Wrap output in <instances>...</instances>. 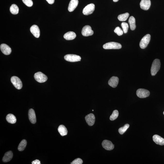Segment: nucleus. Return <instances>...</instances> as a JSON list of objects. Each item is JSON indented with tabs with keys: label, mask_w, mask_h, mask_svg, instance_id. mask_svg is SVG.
Here are the masks:
<instances>
[{
	"label": "nucleus",
	"mask_w": 164,
	"mask_h": 164,
	"mask_svg": "<svg viewBox=\"0 0 164 164\" xmlns=\"http://www.w3.org/2000/svg\"><path fill=\"white\" fill-rule=\"evenodd\" d=\"M160 61L159 59H155L153 61L151 68V73L152 76H155L159 70L160 67Z\"/></svg>",
	"instance_id": "obj_1"
},
{
	"label": "nucleus",
	"mask_w": 164,
	"mask_h": 164,
	"mask_svg": "<svg viewBox=\"0 0 164 164\" xmlns=\"http://www.w3.org/2000/svg\"><path fill=\"white\" fill-rule=\"evenodd\" d=\"M103 48L105 49H119L122 47L120 44L115 42H110L104 44L103 45Z\"/></svg>",
	"instance_id": "obj_2"
},
{
	"label": "nucleus",
	"mask_w": 164,
	"mask_h": 164,
	"mask_svg": "<svg viewBox=\"0 0 164 164\" xmlns=\"http://www.w3.org/2000/svg\"><path fill=\"white\" fill-rule=\"evenodd\" d=\"M64 59L66 61L73 62L81 61V58L79 56L76 55L68 54L64 56Z\"/></svg>",
	"instance_id": "obj_3"
},
{
	"label": "nucleus",
	"mask_w": 164,
	"mask_h": 164,
	"mask_svg": "<svg viewBox=\"0 0 164 164\" xmlns=\"http://www.w3.org/2000/svg\"><path fill=\"white\" fill-rule=\"evenodd\" d=\"M34 78L37 81L38 83H44L47 80V77L42 72H38L35 73L34 75Z\"/></svg>",
	"instance_id": "obj_4"
},
{
	"label": "nucleus",
	"mask_w": 164,
	"mask_h": 164,
	"mask_svg": "<svg viewBox=\"0 0 164 164\" xmlns=\"http://www.w3.org/2000/svg\"><path fill=\"white\" fill-rule=\"evenodd\" d=\"M150 37V35L149 34H147L142 39L140 43V47L141 48L145 49L147 47L150 42L151 39Z\"/></svg>",
	"instance_id": "obj_5"
},
{
	"label": "nucleus",
	"mask_w": 164,
	"mask_h": 164,
	"mask_svg": "<svg viewBox=\"0 0 164 164\" xmlns=\"http://www.w3.org/2000/svg\"><path fill=\"white\" fill-rule=\"evenodd\" d=\"M11 81L14 86L17 89H20L22 88V82L18 77L15 76L12 77L11 78Z\"/></svg>",
	"instance_id": "obj_6"
},
{
	"label": "nucleus",
	"mask_w": 164,
	"mask_h": 164,
	"mask_svg": "<svg viewBox=\"0 0 164 164\" xmlns=\"http://www.w3.org/2000/svg\"><path fill=\"white\" fill-rule=\"evenodd\" d=\"M95 9V5L93 3L87 5L84 8L83 13L84 14L88 15L91 14L94 11Z\"/></svg>",
	"instance_id": "obj_7"
},
{
	"label": "nucleus",
	"mask_w": 164,
	"mask_h": 164,
	"mask_svg": "<svg viewBox=\"0 0 164 164\" xmlns=\"http://www.w3.org/2000/svg\"><path fill=\"white\" fill-rule=\"evenodd\" d=\"M136 93L137 96L141 98H146L150 95V92L148 90L142 88L137 90Z\"/></svg>",
	"instance_id": "obj_8"
},
{
	"label": "nucleus",
	"mask_w": 164,
	"mask_h": 164,
	"mask_svg": "<svg viewBox=\"0 0 164 164\" xmlns=\"http://www.w3.org/2000/svg\"><path fill=\"white\" fill-rule=\"evenodd\" d=\"M82 35L85 37L92 36L94 34V32L92 29L91 27L90 26L86 25L83 27L82 30Z\"/></svg>",
	"instance_id": "obj_9"
},
{
	"label": "nucleus",
	"mask_w": 164,
	"mask_h": 164,
	"mask_svg": "<svg viewBox=\"0 0 164 164\" xmlns=\"http://www.w3.org/2000/svg\"><path fill=\"white\" fill-rule=\"evenodd\" d=\"M102 145L104 148L108 150H112L114 147V145L111 142L108 140H104L102 142Z\"/></svg>",
	"instance_id": "obj_10"
},
{
	"label": "nucleus",
	"mask_w": 164,
	"mask_h": 164,
	"mask_svg": "<svg viewBox=\"0 0 164 164\" xmlns=\"http://www.w3.org/2000/svg\"><path fill=\"white\" fill-rule=\"evenodd\" d=\"M85 119L88 125L93 126L94 124L95 121V117L93 113L88 114L85 117Z\"/></svg>",
	"instance_id": "obj_11"
},
{
	"label": "nucleus",
	"mask_w": 164,
	"mask_h": 164,
	"mask_svg": "<svg viewBox=\"0 0 164 164\" xmlns=\"http://www.w3.org/2000/svg\"><path fill=\"white\" fill-rule=\"evenodd\" d=\"M30 32L36 38H39L40 35V29L37 26L34 25L30 28Z\"/></svg>",
	"instance_id": "obj_12"
},
{
	"label": "nucleus",
	"mask_w": 164,
	"mask_h": 164,
	"mask_svg": "<svg viewBox=\"0 0 164 164\" xmlns=\"http://www.w3.org/2000/svg\"><path fill=\"white\" fill-rule=\"evenodd\" d=\"M140 5L142 9L147 11L149 9L150 7L151 1L150 0H141Z\"/></svg>",
	"instance_id": "obj_13"
},
{
	"label": "nucleus",
	"mask_w": 164,
	"mask_h": 164,
	"mask_svg": "<svg viewBox=\"0 0 164 164\" xmlns=\"http://www.w3.org/2000/svg\"><path fill=\"white\" fill-rule=\"evenodd\" d=\"M0 48L1 52L6 55H8L11 54V49L9 46L5 44H1L0 46Z\"/></svg>",
	"instance_id": "obj_14"
},
{
	"label": "nucleus",
	"mask_w": 164,
	"mask_h": 164,
	"mask_svg": "<svg viewBox=\"0 0 164 164\" xmlns=\"http://www.w3.org/2000/svg\"><path fill=\"white\" fill-rule=\"evenodd\" d=\"M119 78L117 77L113 76L109 80L108 84L112 88H116L118 84Z\"/></svg>",
	"instance_id": "obj_15"
},
{
	"label": "nucleus",
	"mask_w": 164,
	"mask_h": 164,
	"mask_svg": "<svg viewBox=\"0 0 164 164\" xmlns=\"http://www.w3.org/2000/svg\"><path fill=\"white\" fill-rule=\"evenodd\" d=\"M28 116L29 119L32 124H35L36 122V118L35 111L33 109H30L29 110Z\"/></svg>",
	"instance_id": "obj_16"
},
{
	"label": "nucleus",
	"mask_w": 164,
	"mask_h": 164,
	"mask_svg": "<svg viewBox=\"0 0 164 164\" xmlns=\"http://www.w3.org/2000/svg\"><path fill=\"white\" fill-rule=\"evenodd\" d=\"M78 3V0H71L68 7V11L72 12L74 11L77 6Z\"/></svg>",
	"instance_id": "obj_17"
},
{
	"label": "nucleus",
	"mask_w": 164,
	"mask_h": 164,
	"mask_svg": "<svg viewBox=\"0 0 164 164\" xmlns=\"http://www.w3.org/2000/svg\"><path fill=\"white\" fill-rule=\"evenodd\" d=\"M153 139L156 144L161 146L164 145V139L158 135H154L153 137Z\"/></svg>",
	"instance_id": "obj_18"
},
{
	"label": "nucleus",
	"mask_w": 164,
	"mask_h": 164,
	"mask_svg": "<svg viewBox=\"0 0 164 164\" xmlns=\"http://www.w3.org/2000/svg\"><path fill=\"white\" fill-rule=\"evenodd\" d=\"M76 34L75 32L69 31L64 34V37L67 40H71L76 38Z\"/></svg>",
	"instance_id": "obj_19"
},
{
	"label": "nucleus",
	"mask_w": 164,
	"mask_h": 164,
	"mask_svg": "<svg viewBox=\"0 0 164 164\" xmlns=\"http://www.w3.org/2000/svg\"><path fill=\"white\" fill-rule=\"evenodd\" d=\"M13 153L11 151L7 152L4 155L3 159V161L4 162H7L11 160L13 158Z\"/></svg>",
	"instance_id": "obj_20"
},
{
	"label": "nucleus",
	"mask_w": 164,
	"mask_h": 164,
	"mask_svg": "<svg viewBox=\"0 0 164 164\" xmlns=\"http://www.w3.org/2000/svg\"><path fill=\"white\" fill-rule=\"evenodd\" d=\"M128 23L131 30H134L135 29L136 27V20L134 17L132 16L130 17L128 20Z\"/></svg>",
	"instance_id": "obj_21"
},
{
	"label": "nucleus",
	"mask_w": 164,
	"mask_h": 164,
	"mask_svg": "<svg viewBox=\"0 0 164 164\" xmlns=\"http://www.w3.org/2000/svg\"><path fill=\"white\" fill-rule=\"evenodd\" d=\"M58 130L61 136H66L67 134L68 130L67 129L65 126L64 125H62L59 126Z\"/></svg>",
	"instance_id": "obj_22"
},
{
	"label": "nucleus",
	"mask_w": 164,
	"mask_h": 164,
	"mask_svg": "<svg viewBox=\"0 0 164 164\" xmlns=\"http://www.w3.org/2000/svg\"><path fill=\"white\" fill-rule=\"evenodd\" d=\"M6 120L10 124H14L16 122L17 119L16 117L12 114H10L6 116Z\"/></svg>",
	"instance_id": "obj_23"
},
{
	"label": "nucleus",
	"mask_w": 164,
	"mask_h": 164,
	"mask_svg": "<svg viewBox=\"0 0 164 164\" xmlns=\"http://www.w3.org/2000/svg\"><path fill=\"white\" fill-rule=\"evenodd\" d=\"M11 12L13 15L18 14L19 11V9L18 6L15 4L12 5L10 8Z\"/></svg>",
	"instance_id": "obj_24"
},
{
	"label": "nucleus",
	"mask_w": 164,
	"mask_h": 164,
	"mask_svg": "<svg viewBox=\"0 0 164 164\" xmlns=\"http://www.w3.org/2000/svg\"><path fill=\"white\" fill-rule=\"evenodd\" d=\"M129 16V14L128 13H126L119 15L118 17V19L119 21H125L128 18Z\"/></svg>",
	"instance_id": "obj_25"
},
{
	"label": "nucleus",
	"mask_w": 164,
	"mask_h": 164,
	"mask_svg": "<svg viewBox=\"0 0 164 164\" xmlns=\"http://www.w3.org/2000/svg\"><path fill=\"white\" fill-rule=\"evenodd\" d=\"M27 145L26 140H23L20 142L18 146V150L19 151H23L25 149Z\"/></svg>",
	"instance_id": "obj_26"
},
{
	"label": "nucleus",
	"mask_w": 164,
	"mask_h": 164,
	"mask_svg": "<svg viewBox=\"0 0 164 164\" xmlns=\"http://www.w3.org/2000/svg\"><path fill=\"white\" fill-rule=\"evenodd\" d=\"M129 124H126L123 127H121L119 129V132L120 134H124L127 130L129 127Z\"/></svg>",
	"instance_id": "obj_27"
},
{
	"label": "nucleus",
	"mask_w": 164,
	"mask_h": 164,
	"mask_svg": "<svg viewBox=\"0 0 164 164\" xmlns=\"http://www.w3.org/2000/svg\"><path fill=\"white\" fill-rule=\"evenodd\" d=\"M119 112L117 110H114L112 115L110 116V119L111 120L113 121L117 119L119 116Z\"/></svg>",
	"instance_id": "obj_28"
},
{
	"label": "nucleus",
	"mask_w": 164,
	"mask_h": 164,
	"mask_svg": "<svg viewBox=\"0 0 164 164\" xmlns=\"http://www.w3.org/2000/svg\"><path fill=\"white\" fill-rule=\"evenodd\" d=\"M121 27L123 29V31L125 34L127 33L129 29V25L127 23L125 22H122L121 23Z\"/></svg>",
	"instance_id": "obj_29"
},
{
	"label": "nucleus",
	"mask_w": 164,
	"mask_h": 164,
	"mask_svg": "<svg viewBox=\"0 0 164 164\" xmlns=\"http://www.w3.org/2000/svg\"><path fill=\"white\" fill-rule=\"evenodd\" d=\"M114 32L119 36L122 35L124 33L123 30L121 29L120 27H116L115 29L114 30Z\"/></svg>",
	"instance_id": "obj_30"
},
{
	"label": "nucleus",
	"mask_w": 164,
	"mask_h": 164,
	"mask_svg": "<svg viewBox=\"0 0 164 164\" xmlns=\"http://www.w3.org/2000/svg\"><path fill=\"white\" fill-rule=\"evenodd\" d=\"M23 2L26 5L29 7H30L33 5V2L32 0H22Z\"/></svg>",
	"instance_id": "obj_31"
},
{
	"label": "nucleus",
	"mask_w": 164,
	"mask_h": 164,
	"mask_svg": "<svg viewBox=\"0 0 164 164\" xmlns=\"http://www.w3.org/2000/svg\"><path fill=\"white\" fill-rule=\"evenodd\" d=\"M83 160L80 158L76 159L71 163L72 164H82L83 163Z\"/></svg>",
	"instance_id": "obj_32"
},
{
	"label": "nucleus",
	"mask_w": 164,
	"mask_h": 164,
	"mask_svg": "<svg viewBox=\"0 0 164 164\" xmlns=\"http://www.w3.org/2000/svg\"><path fill=\"white\" fill-rule=\"evenodd\" d=\"M32 164H40V160H34L32 162Z\"/></svg>",
	"instance_id": "obj_33"
},
{
	"label": "nucleus",
	"mask_w": 164,
	"mask_h": 164,
	"mask_svg": "<svg viewBox=\"0 0 164 164\" xmlns=\"http://www.w3.org/2000/svg\"><path fill=\"white\" fill-rule=\"evenodd\" d=\"M46 1L49 4H52L54 3L55 0H46Z\"/></svg>",
	"instance_id": "obj_34"
},
{
	"label": "nucleus",
	"mask_w": 164,
	"mask_h": 164,
	"mask_svg": "<svg viewBox=\"0 0 164 164\" xmlns=\"http://www.w3.org/2000/svg\"><path fill=\"white\" fill-rule=\"evenodd\" d=\"M119 1V0H113V1L114 2H118Z\"/></svg>",
	"instance_id": "obj_35"
},
{
	"label": "nucleus",
	"mask_w": 164,
	"mask_h": 164,
	"mask_svg": "<svg viewBox=\"0 0 164 164\" xmlns=\"http://www.w3.org/2000/svg\"><path fill=\"white\" fill-rule=\"evenodd\" d=\"M163 114L164 115V112H163Z\"/></svg>",
	"instance_id": "obj_36"
}]
</instances>
